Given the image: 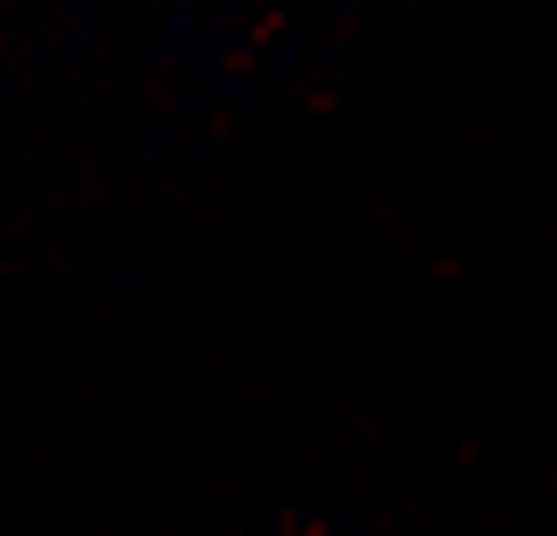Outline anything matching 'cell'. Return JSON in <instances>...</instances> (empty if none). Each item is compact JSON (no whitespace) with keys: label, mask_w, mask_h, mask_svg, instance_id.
<instances>
[]
</instances>
